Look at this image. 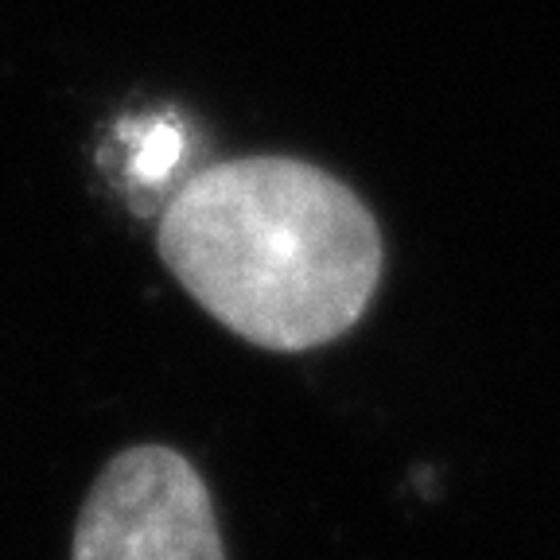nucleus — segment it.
<instances>
[{
	"instance_id": "1",
	"label": "nucleus",
	"mask_w": 560,
	"mask_h": 560,
	"mask_svg": "<svg viewBox=\"0 0 560 560\" xmlns=\"http://www.w3.org/2000/svg\"><path fill=\"white\" fill-rule=\"evenodd\" d=\"M156 254L210 319L280 354L347 335L385 261L374 210L296 156H234L195 172L160 214Z\"/></svg>"
},
{
	"instance_id": "2",
	"label": "nucleus",
	"mask_w": 560,
	"mask_h": 560,
	"mask_svg": "<svg viewBox=\"0 0 560 560\" xmlns=\"http://www.w3.org/2000/svg\"><path fill=\"white\" fill-rule=\"evenodd\" d=\"M70 560H226L199 467L164 444L117 452L82 502Z\"/></svg>"
}]
</instances>
